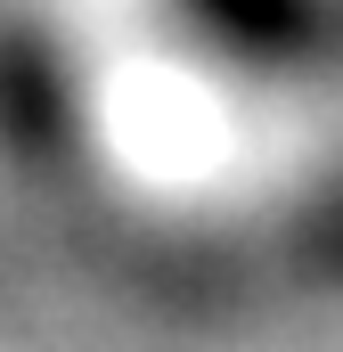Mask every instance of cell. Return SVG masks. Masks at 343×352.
<instances>
[{
  "instance_id": "obj_1",
  "label": "cell",
  "mask_w": 343,
  "mask_h": 352,
  "mask_svg": "<svg viewBox=\"0 0 343 352\" xmlns=\"http://www.w3.org/2000/svg\"><path fill=\"white\" fill-rule=\"evenodd\" d=\"M213 50L270 66V74H303L327 66L343 50V0H172Z\"/></svg>"
}]
</instances>
